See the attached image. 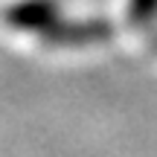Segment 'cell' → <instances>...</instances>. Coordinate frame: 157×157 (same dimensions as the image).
I'll use <instances>...</instances> for the list:
<instances>
[{
	"instance_id": "6da1fadb",
	"label": "cell",
	"mask_w": 157,
	"mask_h": 157,
	"mask_svg": "<svg viewBox=\"0 0 157 157\" xmlns=\"http://www.w3.org/2000/svg\"><path fill=\"white\" fill-rule=\"evenodd\" d=\"M41 38L50 44H90V41H105L111 38V23L108 21H82V23H67L61 17L41 29Z\"/></svg>"
},
{
	"instance_id": "7a4b0ae2",
	"label": "cell",
	"mask_w": 157,
	"mask_h": 157,
	"mask_svg": "<svg viewBox=\"0 0 157 157\" xmlns=\"http://www.w3.org/2000/svg\"><path fill=\"white\" fill-rule=\"evenodd\" d=\"M6 23L15 29H26V32H41L44 26H50L58 15V3L56 0H23L15 3L12 9H6Z\"/></svg>"
},
{
	"instance_id": "3957f363",
	"label": "cell",
	"mask_w": 157,
	"mask_h": 157,
	"mask_svg": "<svg viewBox=\"0 0 157 157\" xmlns=\"http://www.w3.org/2000/svg\"><path fill=\"white\" fill-rule=\"evenodd\" d=\"M157 15V0H131V9H128V17L134 23H146Z\"/></svg>"
}]
</instances>
